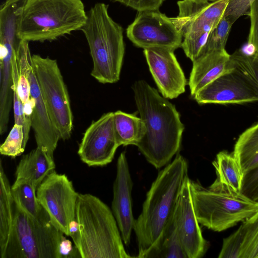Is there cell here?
Segmentation results:
<instances>
[{
  "label": "cell",
  "mask_w": 258,
  "mask_h": 258,
  "mask_svg": "<svg viewBox=\"0 0 258 258\" xmlns=\"http://www.w3.org/2000/svg\"><path fill=\"white\" fill-rule=\"evenodd\" d=\"M134 98L146 133L137 145L156 169L166 165L178 151L184 125L175 106L143 80L132 86Z\"/></svg>",
  "instance_id": "obj_1"
},
{
  "label": "cell",
  "mask_w": 258,
  "mask_h": 258,
  "mask_svg": "<svg viewBox=\"0 0 258 258\" xmlns=\"http://www.w3.org/2000/svg\"><path fill=\"white\" fill-rule=\"evenodd\" d=\"M187 176V161L179 154L158 172L135 220L134 230L139 248L136 257L141 258L173 220L178 196Z\"/></svg>",
  "instance_id": "obj_2"
},
{
  "label": "cell",
  "mask_w": 258,
  "mask_h": 258,
  "mask_svg": "<svg viewBox=\"0 0 258 258\" xmlns=\"http://www.w3.org/2000/svg\"><path fill=\"white\" fill-rule=\"evenodd\" d=\"M75 219L80 234L74 244L82 258H130L112 211L100 199L78 194Z\"/></svg>",
  "instance_id": "obj_3"
},
{
  "label": "cell",
  "mask_w": 258,
  "mask_h": 258,
  "mask_svg": "<svg viewBox=\"0 0 258 258\" xmlns=\"http://www.w3.org/2000/svg\"><path fill=\"white\" fill-rule=\"evenodd\" d=\"M87 18L82 0H26L18 35L28 42L53 41L80 30Z\"/></svg>",
  "instance_id": "obj_4"
},
{
  "label": "cell",
  "mask_w": 258,
  "mask_h": 258,
  "mask_svg": "<svg viewBox=\"0 0 258 258\" xmlns=\"http://www.w3.org/2000/svg\"><path fill=\"white\" fill-rule=\"evenodd\" d=\"M108 7L103 3L95 4L87 12V20L80 29L93 61L91 75L102 84L119 80L124 54L123 29L110 17Z\"/></svg>",
  "instance_id": "obj_5"
},
{
  "label": "cell",
  "mask_w": 258,
  "mask_h": 258,
  "mask_svg": "<svg viewBox=\"0 0 258 258\" xmlns=\"http://www.w3.org/2000/svg\"><path fill=\"white\" fill-rule=\"evenodd\" d=\"M190 186L199 223L213 231L221 232L232 227L258 210V202L240 192L213 183L206 188L191 180Z\"/></svg>",
  "instance_id": "obj_6"
},
{
  "label": "cell",
  "mask_w": 258,
  "mask_h": 258,
  "mask_svg": "<svg viewBox=\"0 0 258 258\" xmlns=\"http://www.w3.org/2000/svg\"><path fill=\"white\" fill-rule=\"evenodd\" d=\"M64 235L46 211L34 218L15 205L12 229L2 258H60L59 246Z\"/></svg>",
  "instance_id": "obj_7"
},
{
  "label": "cell",
  "mask_w": 258,
  "mask_h": 258,
  "mask_svg": "<svg viewBox=\"0 0 258 258\" xmlns=\"http://www.w3.org/2000/svg\"><path fill=\"white\" fill-rule=\"evenodd\" d=\"M230 0H181L179 13L172 18L182 38L181 47L192 61L201 54L211 32L223 17Z\"/></svg>",
  "instance_id": "obj_8"
},
{
  "label": "cell",
  "mask_w": 258,
  "mask_h": 258,
  "mask_svg": "<svg viewBox=\"0 0 258 258\" xmlns=\"http://www.w3.org/2000/svg\"><path fill=\"white\" fill-rule=\"evenodd\" d=\"M32 67L51 120L61 140H68L73 115L68 89L56 60L38 54L31 57Z\"/></svg>",
  "instance_id": "obj_9"
},
{
  "label": "cell",
  "mask_w": 258,
  "mask_h": 258,
  "mask_svg": "<svg viewBox=\"0 0 258 258\" xmlns=\"http://www.w3.org/2000/svg\"><path fill=\"white\" fill-rule=\"evenodd\" d=\"M78 194L64 174L51 172L38 186V202L48 213L52 223L69 236V225L75 219Z\"/></svg>",
  "instance_id": "obj_10"
},
{
  "label": "cell",
  "mask_w": 258,
  "mask_h": 258,
  "mask_svg": "<svg viewBox=\"0 0 258 258\" xmlns=\"http://www.w3.org/2000/svg\"><path fill=\"white\" fill-rule=\"evenodd\" d=\"M134 44L142 48H162L174 51L181 47L182 36L172 18L159 10L138 12L126 29Z\"/></svg>",
  "instance_id": "obj_11"
},
{
  "label": "cell",
  "mask_w": 258,
  "mask_h": 258,
  "mask_svg": "<svg viewBox=\"0 0 258 258\" xmlns=\"http://www.w3.org/2000/svg\"><path fill=\"white\" fill-rule=\"evenodd\" d=\"M204 104H243L258 101V85L236 68L225 72L194 96Z\"/></svg>",
  "instance_id": "obj_12"
},
{
  "label": "cell",
  "mask_w": 258,
  "mask_h": 258,
  "mask_svg": "<svg viewBox=\"0 0 258 258\" xmlns=\"http://www.w3.org/2000/svg\"><path fill=\"white\" fill-rule=\"evenodd\" d=\"M113 125V112L103 114L86 130L78 154L89 166H103L110 163L119 147Z\"/></svg>",
  "instance_id": "obj_13"
},
{
  "label": "cell",
  "mask_w": 258,
  "mask_h": 258,
  "mask_svg": "<svg viewBox=\"0 0 258 258\" xmlns=\"http://www.w3.org/2000/svg\"><path fill=\"white\" fill-rule=\"evenodd\" d=\"M190 180L185 178L179 194L174 219L177 232L187 258H201L206 253L208 242L203 236L191 195Z\"/></svg>",
  "instance_id": "obj_14"
},
{
  "label": "cell",
  "mask_w": 258,
  "mask_h": 258,
  "mask_svg": "<svg viewBox=\"0 0 258 258\" xmlns=\"http://www.w3.org/2000/svg\"><path fill=\"white\" fill-rule=\"evenodd\" d=\"M150 71L162 95L177 98L185 92L186 80L174 51L162 48L144 49Z\"/></svg>",
  "instance_id": "obj_15"
},
{
  "label": "cell",
  "mask_w": 258,
  "mask_h": 258,
  "mask_svg": "<svg viewBox=\"0 0 258 258\" xmlns=\"http://www.w3.org/2000/svg\"><path fill=\"white\" fill-rule=\"evenodd\" d=\"M133 186L125 152H123L120 153L117 161L111 208L122 240L126 245L130 243L135 222L132 210Z\"/></svg>",
  "instance_id": "obj_16"
},
{
  "label": "cell",
  "mask_w": 258,
  "mask_h": 258,
  "mask_svg": "<svg viewBox=\"0 0 258 258\" xmlns=\"http://www.w3.org/2000/svg\"><path fill=\"white\" fill-rule=\"evenodd\" d=\"M29 81L30 97L34 100L31 114V127L34 132L37 147L53 156L60 139V135L51 120L32 67L29 72Z\"/></svg>",
  "instance_id": "obj_17"
},
{
  "label": "cell",
  "mask_w": 258,
  "mask_h": 258,
  "mask_svg": "<svg viewBox=\"0 0 258 258\" xmlns=\"http://www.w3.org/2000/svg\"><path fill=\"white\" fill-rule=\"evenodd\" d=\"M230 56L225 49L215 50L202 54L192 61L188 81L192 97L221 75L234 68Z\"/></svg>",
  "instance_id": "obj_18"
},
{
  "label": "cell",
  "mask_w": 258,
  "mask_h": 258,
  "mask_svg": "<svg viewBox=\"0 0 258 258\" xmlns=\"http://www.w3.org/2000/svg\"><path fill=\"white\" fill-rule=\"evenodd\" d=\"M219 258H258V210L223 240Z\"/></svg>",
  "instance_id": "obj_19"
},
{
  "label": "cell",
  "mask_w": 258,
  "mask_h": 258,
  "mask_svg": "<svg viewBox=\"0 0 258 258\" xmlns=\"http://www.w3.org/2000/svg\"><path fill=\"white\" fill-rule=\"evenodd\" d=\"M18 49L0 46V134L8 129L10 112L13 104V64Z\"/></svg>",
  "instance_id": "obj_20"
},
{
  "label": "cell",
  "mask_w": 258,
  "mask_h": 258,
  "mask_svg": "<svg viewBox=\"0 0 258 258\" xmlns=\"http://www.w3.org/2000/svg\"><path fill=\"white\" fill-rule=\"evenodd\" d=\"M55 167L53 157L36 147L21 159L16 168V179L26 180L37 188Z\"/></svg>",
  "instance_id": "obj_21"
},
{
  "label": "cell",
  "mask_w": 258,
  "mask_h": 258,
  "mask_svg": "<svg viewBox=\"0 0 258 258\" xmlns=\"http://www.w3.org/2000/svg\"><path fill=\"white\" fill-rule=\"evenodd\" d=\"M15 204L11 185L0 164V256L4 254L11 233L14 216Z\"/></svg>",
  "instance_id": "obj_22"
},
{
  "label": "cell",
  "mask_w": 258,
  "mask_h": 258,
  "mask_svg": "<svg viewBox=\"0 0 258 258\" xmlns=\"http://www.w3.org/2000/svg\"><path fill=\"white\" fill-rule=\"evenodd\" d=\"M113 125L119 146H137L146 133V125L141 117L121 110L113 112Z\"/></svg>",
  "instance_id": "obj_23"
},
{
  "label": "cell",
  "mask_w": 258,
  "mask_h": 258,
  "mask_svg": "<svg viewBox=\"0 0 258 258\" xmlns=\"http://www.w3.org/2000/svg\"><path fill=\"white\" fill-rule=\"evenodd\" d=\"M232 154L243 174L258 166V122L239 136Z\"/></svg>",
  "instance_id": "obj_24"
},
{
  "label": "cell",
  "mask_w": 258,
  "mask_h": 258,
  "mask_svg": "<svg viewBox=\"0 0 258 258\" xmlns=\"http://www.w3.org/2000/svg\"><path fill=\"white\" fill-rule=\"evenodd\" d=\"M212 163L217 175L213 183L240 192L243 174L233 154L221 151Z\"/></svg>",
  "instance_id": "obj_25"
},
{
  "label": "cell",
  "mask_w": 258,
  "mask_h": 258,
  "mask_svg": "<svg viewBox=\"0 0 258 258\" xmlns=\"http://www.w3.org/2000/svg\"><path fill=\"white\" fill-rule=\"evenodd\" d=\"M187 258L181 244L173 218L157 241L141 258Z\"/></svg>",
  "instance_id": "obj_26"
},
{
  "label": "cell",
  "mask_w": 258,
  "mask_h": 258,
  "mask_svg": "<svg viewBox=\"0 0 258 258\" xmlns=\"http://www.w3.org/2000/svg\"><path fill=\"white\" fill-rule=\"evenodd\" d=\"M36 190L30 182L22 179H15L11 185L15 206L34 218L40 217L46 211L38 202Z\"/></svg>",
  "instance_id": "obj_27"
},
{
  "label": "cell",
  "mask_w": 258,
  "mask_h": 258,
  "mask_svg": "<svg viewBox=\"0 0 258 258\" xmlns=\"http://www.w3.org/2000/svg\"><path fill=\"white\" fill-rule=\"evenodd\" d=\"M29 42L21 40L17 51L19 75L17 85L18 95L23 104L30 99V86L29 74L32 67Z\"/></svg>",
  "instance_id": "obj_28"
},
{
  "label": "cell",
  "mask_w": 258,
  "mask_h": 258,
  "mask_svg": "<svg viewBox=\"0 0 258 258\" xmlns=\"http://www.w3.org/2000/svg\"><path fill=\"white\" fill-rule=\"evenodd\" d=\"M233 24L223 16L217 26L210 33L200 55L208 51L225 49L227 40Z\"/></svg>",
  "instance_id": "obj_29"
},
{
  "label": "cell",
  "mask_w": 258,
  "mask_h": 258,
  "mask_svg": "<svg viewBox=\"0 0 258 258\" xmlns=\"http://www.w3.org/2000/svg\"><path fill=\"white\" fill-rule=\"evenodd\" d=\"M26 146L23 126L15 123L5 142L1 145L0 153L2 155L15 158L24 152Z\"/></svg>",
  "instance_id": "obj_30"
},
{
  "label": "cell",
  "mask_w": 258,
  "mask_h": 258,
  "mask_svg": "<svg viewBox=\"0 0 258 258\" xmlns=\"http://www.w3.org/2000/svg\"><path fill=\"white\" fill-rule=\"evenodd\" d=\"M234 67L258 85V53L247 55L241 50L235 51L230 56Z\"/></svg>",
  "instance_id": "obj_31"
},
{
  "label": "cell",
  "mask_w": 258,
  "mask_h": 258,
  "mask_svg": "<svg viewBox=\"0 0 258 258\" xmlns=\"http://www.w3.org/2000/svg\"><path fill=\"white\" fill-rule=\"evenodd\" d=\"M18 77H13V110L15 123L23 126L24 141L27 144L29 140V132L31 127V117L26 116L24 111V105L17 90Z\"/></svg>",
  "instance_id": "obj_32"
},
{
  "label": "cell",
  "mask_w": 258,
  "mask_h": 258,
  "mask_svg": "<svg viewBox=\"0 0 258 258\" xmlns=\"http://www.w3.org/2000/svg\"><path fill=\"white\" fill-rule=\"evenodd\" d=\"M240 192L249 199L258 202V166L243 173Z\"/></svg>",
  "instance_id": "obj_33"
},
{
  "label": "cell",
  "mask_w": 258,
  "mask_h": 258,
  "mask_svg": "<svg viewBox=\"0 0 258 258\" xmlns=\"http://www.w3.org/2000/svg\"><path fill=\"white\" fill-rule=\"evenodd\" d=\"M254 0H230L224 16L233 24L241 16L248 15L250 6Z\"/></svg>",
  "instance_id": "obj_34"
},
{
  "label": "cell",
  "mask_w": 258,
  "mask_h": 258,
  "mask_svg": "<svg viewBox=\"0 0 258 258\" xmlns=\"http://www.w3.org/2000/svg\"><path fill=\"white\" fill-rule=\"evenodd\" d=\"M248 16L250 17V27L248 37L249 44H251L258 50V0L251 3Z\"/></svg>",
  "instance_id": "obj_35"
},
{
  "label": "cell",
  "mask_w": 258,
  "mask_h": 258,
  "mask_svg": "<svg viewBox=\"0 0 258 258\" xmlns=\"http://www.w3.org/2000/svg\"><path fill=\"white\" fill-rule=\"evenodd\" d=\"M119 2L138 12L159 10L164 0H111Z\"/></svg>",
  "instance_id": "obj_36"
},
{
  "label": "cell",
  "mask_w": 258,
  "mask_h": 258,
  "mask_svg": "<svg viewBox=\"0 0 258 258\" xmlns=\"http://www.w3.org/2000/svg\"><path fill=\"white\" fill-rule=\"evenodd\" d=\"M60 258L81 257L80 252L75 245L64 235L61 238L59 246Z\"/></svg>",
  "instance_id": "obj_37"
},
{
  "label": "cell",
  "mask_w": 258,
  "mask_h": 258,
  "mask_svg": "<svg viewBox=\"0 0 258 258\" xmlns=\"http://www.w3.org/2000/svg\"><path fill=\"white\" fill-rule=\"evenodd\" d=\"M79 234V224L76 219H75L70 223L69 228V236L72 238L74 244L78 240Z\"/></svg>",
  "instance_id": "obj_38"
},
{
  "label": "cell",
  "mask_w": 258,
  "mask_h": 258,
  "mask_svg": "<svg viewBox=\"0 0 258 258\" xmlns=\"http://www.w3.org/2000/svg\"><path fill=\"white\" fill-rule=\"evenodd\" d=\"M26 1V0H5V2H4V4L8 5V4L19 2L20 1Z\"/></svg>",
  "instance_id": "obj_39"
},
{
  "label": "cell",
  "mask_w": 258,
  "mask_h": 258,
  "mask_svg": "<svg viewBox=\"0 0 258 258\" xmlns=\"http://www.w3.org/2000/svg\"><path fill=\"white\" fill-rule=\"evenodd\" d=\"M209 1H210L211 2H215L220 0H208Z\"/></svg>",
  "instance_id": "obj_40"
},
{
  "label": "cell",
  "mask_w": 258,
  "mask_h": 258,
  "mask_svg": "<svg viewBox=\"0 0 258 258\" xmlns=\"http://www.w3.org/2000/svg\"><path fill=\"white\" fill-rule=\"evenodd\" d=\"M255 52L258 53V50Z\"/></svg>",
  "instance_id": "obj_41"
}]
</instances>
